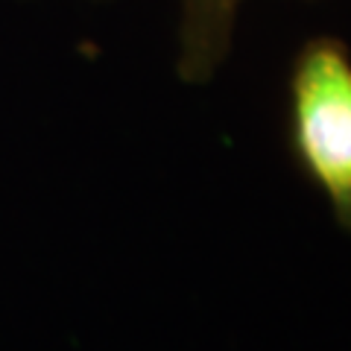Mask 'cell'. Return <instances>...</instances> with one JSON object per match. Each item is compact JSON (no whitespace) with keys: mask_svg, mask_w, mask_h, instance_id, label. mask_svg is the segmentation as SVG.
<instances>
[{"mask_svg":"<svg viewBox=\"0 0 351 351\" xmlns=\"http://www.w3.org/2000/svg\"><path fill=\"white\" fill-rule=\"evenodd\" d=\"M284 138L293 167L351 237V47L343 38L313 36L295 50Z\"/></svg>","mask_w":351,"mask_h":351,"instance_id":"cell-1","label":"cell"},{"mask_svg":"<svg viewBox=\"0 0 351 351\" xmlns=\"http://www.w3.org/2000/svg\"><path fill=\"white\" fill-rule=\"evenodd\" d=\"M243 0H179L176 73L188 85H205L232 53Z\"/></svg>","mask_w":351,"mask_h":351,"instance_id":"cell-2","label":"cell"}]
</instances>
